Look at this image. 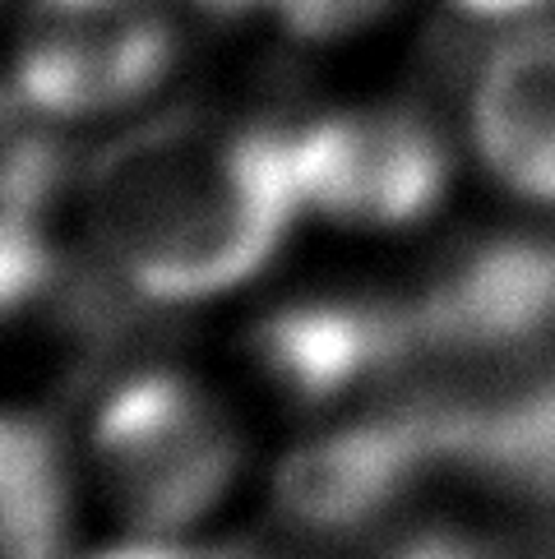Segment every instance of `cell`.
Returning a JSON list of instances; mask_svg holds the SVG:
<instances>
[{"label":"cell","instance_id":"obj_8","mask_svg":"<svg viewBox=\"0 0 555 559\" xmlns=\"http://www.w3.org/2000/svg\"><path fill=\"white\" fill-rule=\"evenodd\" d=\"M0 499H5V559H66L70 476H66L61 439L33 412L5 416Z\"/></svg>","mask_w":555,"mask_h":559},{"label":"cell","instance_id":"obj_7","mask_svg":"<svg viewBox=\"0 0 555 559\" xmlns=\"http://www.w3.org/2000/svg\"><path fill=\"white\" fill-rule=\"evenodd\" d=\"M472 139L513 194L555 209V28H523L486 56Z\"/></svg>","mask_w":555,"mask_h":559},{"label":"cell","instance_id":"obj_9","mask_svg":"<svg viewBox=\"0 0 555 559\" xmlns=\"http://www.w3.org/2000/svg\"><path fill=\"white\" fill-rule=\"evenodd\" d=\"M264 10H273L296 37L324 43V37H343L380 19L389 0H264Z\"/></svg>","mask_w":555,"mask_h":559},{"label":"cell","instance_id":"obj_6","mask_svg":"<svg viewBox=\"0 0 555 559\" xmlns=\"http://www.w3.org/2000/svg\"><path fill=\"white\" fill-rule=\"evenodd\" d=\"M430 472H440V457L422 416L385 403L296 444L273 472V509L306 536L352 542L399 513Z\"/></svg>","mask_w":555,"mask_h":559},{"label":"cell","instance_id":"obj_10","mask_svg":"<svg viewBox=\"0 0 555 559\" xmlns=\"http://www.w3.org/2000/svg\"><path fill=\"white\" fill-rule=\"evenodd\" d=\"M93 559H217V550H186L172 542H134V546H116Z\"/></svg>","mask_w":555,"mask_h":559},{"label":"cell","instance_id":"obj_11","mask_svg":"<svg viewBox=\"0 0 555 559\" xmlns=\"http://www.w3.org/2000/svg\"><path fill=\"white\" fill-rule=\"evenodd\" d=\"M463 14H477V19H509V14H528L546 5V0H453Z\"/></svg>","mask_w":555,"mask_h":559},{"label":"cell","instance_id":"obj_3","mask_svg":"<svg viewBox=\"0 0 555 559\" xmlns=\"http://www.w3.org/2000/svg\"><path fill=\"white\" fill-rule=\"evenodd\" d=\"M246 352L264 384L302 412H324L356 393H380L389 403L426 361L412 296H306L273 306L250 324Z\"/></svg>","mask_w":555,"mask_h":559},{"label":"cell","instance_id":"obj_2","mask_svg":"<svg viewBox=\"0 0 555 559\" xmlns=\"http://www.w3.org/2000/svg\"><path fill=\"white\" fill-rule=\"evenodd\" d=\"M93 457L103 481L139 532L172 536L227 495L241 439L217 403L172 370L121 379L93 421Z\"/></svg>","mask_w":555,"mask_h":559},{"label":"cell","instance_id":"obj_1","mask_svg":"<svg viewBox=\"0 0 555 559\" xmlns=\"http://www.w3.org/2000/svg\"><path fill=\"white\" fill-rule=\"evenodd\" d=\"M84 209L139 301H204L260 273L302 213L292 130L157 116L93 157Z\"/></svg>","mask_w":555,"mask_h":559},{"label":"cell","instance_id":"obj_4","mask_svg":"<svg viewBox=\"0 0 555 559\" xmlns=\"http://www.w3.org/2000/svg\"><path fill=\"white\" fill-rule=\"evenodd\" d=\"M302 209L343 227H408L449 181V144L412 107L333 111L292 130Z\"/></svg>","mask_w":555,"mask_h":559},{"label":"cell","instance_id":"obj_5","mask_svg":"<svg viewBox=\"0 0 555 559\" xmlns=\"http://www.w3.org/2000/svg\"><path fill=\"white\" fill-rule=\"evenodd\" d=\"M172 61L176 37L144 0H33L14 93L33 116L84 121L139 103Z\"/></svg>","mask_w":555,"mask_h":559}]
</instances>
